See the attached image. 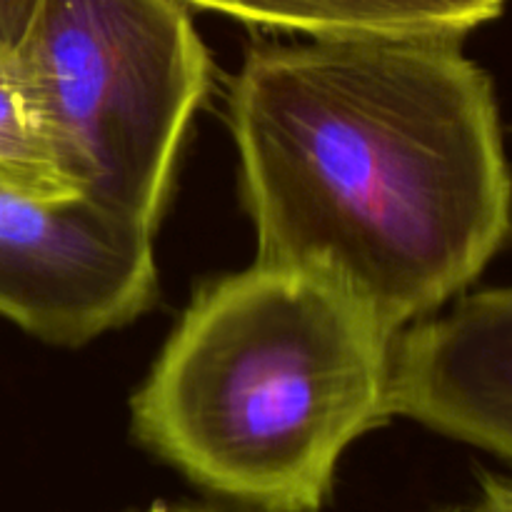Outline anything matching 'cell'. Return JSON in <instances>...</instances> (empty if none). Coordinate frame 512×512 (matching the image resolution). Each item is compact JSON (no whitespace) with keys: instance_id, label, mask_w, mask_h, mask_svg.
<instances>
[{"instance_id":"cell-8","label":"cell","mask_w":512,"mask_h":512,"mask_svg":"<svg viewBox=\"0 0 512 512\" xmlns=\"http://www.w3.org/2000/svg\"><path fill=\"white\" fill-rule=\"evenodd\" d=\"M38 0H0V55L13 53L28 30Z\"/></svg>"},{"instance_id":"cell-1","label":"cell","mask_w":512,"mask_h":512,"mask_svg":"<svg viewBox=\"0 0 512 512\" xmlns=\"http://www.w3.org/2000/svg\"><path fill=\"white\" fill-rule=\"evenodd\" d=\"M460 43L270 45L230 88L258 263L330 280L395 338L512 233L495 90Z\"/></svg>"},{"instance_id":"cell-2","label":"cell","mask_w":512,"mask_h":512,"mask_svg":"<svg viewBox=\"0 0 512 512\" xmlns=\"http://www.w3.org/2000/svg\"><path fill=\"white\" fill-rule=\"evenodd\" d=\"M395 335L320 275L210 280L133 398L140 443L258 512H320L345 450L390 415Z\"/></svg>"},{"instance_id":"cell-4","label":"cell","mask_w":512,"mask_h":512,"mask_svg":"<svg viewBox=\"0 0 512 512\" xmlns=\"http://www.w3.org/2000/svg\"><path fill=\"white\" fill-rule=\"evenodd\" d=\"M153 233L80 193L0 185V315L55 345L130 323L158 293Z\"/></svg>"},{"instance_id":"cell-3","label":"cell","mask_w":512,"mask_h":512,"mask_svg":"<svg viewBox=\"0 0 512 512\" xmlns=\"http://www.w3.org/2000/svg\"><path fill=\"white\" fill-rule=\"evenodd\" d=\"M13 53L65 185L158 228L185 130L210 88V55L188 8L38 0Z\"/></svg>"},{"instance_id":"cell-10","label":"cell","mask_w":512,"mask_h":512,"mask_svg":"<svg viewBox=\"0 0 512 512\" xmlns=\"http://www.w3.org/2000/svg\"><path fill=\"white\" fill-rule=\"evenodd\" d=\"M148 512H210V510H195V508H153Z\"/></svg>"},{"instance_id":"cell-6","label":"cell","mask_w":512,"mask_h":512,"mask_svg":"<svg viewBox=\"0 0 512 512\" xmlns=\"http://www.w3.org/2000/svg\"><path fill=\"white\" fill-rule=\"evenodd\" d=\"M313 40L443 38L463 40L503 13L508 0H178Z\"/></svg>"},{"instance_id":"cell-9","label":"cell","mask_w":512,"mask_h":512,"mask_svg":"<svg viewBox=\"0 0 512 512\" xmlns=\"http://www.w3.org/2000/svg\"><path fill=\"white\" fill-rule=\"evenodd\" d=\"M470 512H512V478L485 475L480 483V498Z\"/></svg>"},{"instance_id":"cell-5","label":"cell","mask_w":512,"mask_h":512,"mask_svg":"<svg viewBox=\"0 0 512 512\" xmlns=\"http://www.w3.org/2000/svg\"><path fill=\"white\" fill-rule=\"evenodd\" d=\"M388 408L512 465V288L468 295L398 335Z\"/></svg>"},{"instance_id":"cell-11","label":"cell","mask_w":512,"mask_h":512,"mask_svg":"<svg viewBox=\"0 0 512 512\" xmlns=\"http://www.w3.org/2000/svg\"><path fill=\"white\" fill-rule=\"evenodd\" d=\"M443 512H470V510H465V508H453V510H443Z\"/></svg>"},{"instance_id":"cell-7","label":"cell","mask_w":512,"mask_h":512,"mask_svg":"<svg viewBox=\"0 0 512 512\" xmlns=\"http://www.w3.org/2000/svg\"><path fill=\"white\" fill-rule=\"evenodd\" d=\"M0 185L38 195L73 193L55 163L15 53L0 55Z\"/></svg>"}]
</instances>
